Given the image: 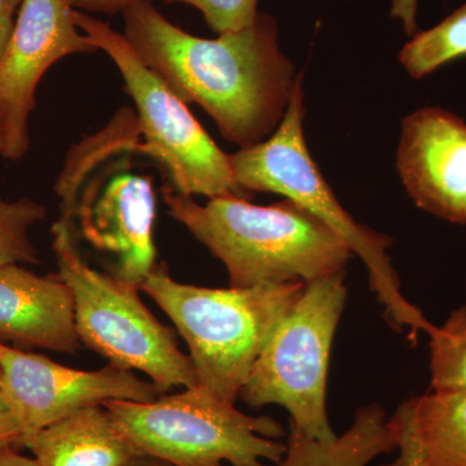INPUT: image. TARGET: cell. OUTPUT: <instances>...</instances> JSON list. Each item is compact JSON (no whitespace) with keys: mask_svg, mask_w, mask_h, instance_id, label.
<instances>
[{"mask_svg":"<svg viewBox=\"0 0 466 466\" xmlns=\"http://www.w3.org/2000/svg\"><path fill=\"white\" fill-rule=\"evenodd\" d=\"M5 121H3L2 110H0V156H5Z\"/></svg>","mask_w":466,"mask_h":466,"instance_id":"83f0119b","label":"cell"},{"mask_svg":"<svg viewBox=\"0 0 466 466\" xmlns=\"http://www.w3.org/2000/svg\"><path fill=\"white\" fill-rule=\"evenodd\" d=\"M46 218V207L29 198L5 201L0 198V268L9 265H38L30 229Z\"/></svg>","mask_w":466,"mask_h":466,"instance_id":"d6986e66","label":"cell"},{"mask_svg":"<svg viewBox=\"0 0 466 466\" xmlns=\"http://www.w3.org/2000/svg\"><path fill=\"white\" fill-rule=\"evenodd\" d=\"M127 466H173L164 460L155 458V456L144 455L140 453Z\"/></svg>","mask_w":466,"mask_h":466,"instance_id":"4316f807","label":"cell"},{"mask_svg":"<svg viewBox=\"0 0 466 466\" xmlns=\"http://www.w3.org/2000/svg\"><path fill=\"white\" fill-rule=\"evenodd\" d=\"M122 16L137 56L184 103L198 104L223 137L244 149L274 134L299 76L271 15L259 12L253 25L214 39L174 25L153 3L131 5Z\"/></svg>","mask_w":466,"mask_h":466,"instance_id":"6da1fadb","label":"cell"},{"mask_svg":"<svg viewBox=\"0 0 466 466\" xmlns=\"http://www.w3.org/2000/svg\"><path fill=\"white\" fill-rule=\"evenodd\" d=\"M168 214L226 266L232 288L309 283L345 271L352 251L333 229L290 200L238 198L198 204L165 187Z\"/></svg>","mask_w":466,"mask_h":466,"instance_id":"7a4b0ae2","label":"cell"},{"mask_svg":"<svg viewBox=\"0 0 466 466\" xmlns=\"http://www.w3.org/2000/svg\"><path fill=\"white\" fill-rule=\"evenodd\" d=\"M2 386L23 426V446L58 420L110 400L148 401L161 397L153 382L109 364L97 370L64 367L45 355L0 342Z\"/></svg>","mask_w":466,"mask_h":466,"instance_id":"9c48e42d","label":"cell"},{"mask_svg":"<svg viewBox=\"0 0 466 466\" xmlns=\"http://www.w3.org/2000/svg\"><path fill=\"white\" fill-rule=\"evenodd\" d=\"M24 431L16 410L0 388V451L23 446Z\"/></svg>","mask_w":466,"mask_h":466,"instance_id":"7402d4cb","label":"cell"},{"mask_svg":"<svg viewBox=\"0 0 466 466\" xmlns=\"http://www.w3.org/2000/svg\"><path fill=\"white\" fill-rule=\"evenodd\" d=\"M61 220L70 226L76 220L91 247L115 257L113 276L126 284L140 289L157 266L156 191L147 175L124 165L104 171L76 191L69 216Z\"/></svg>","mask_w":466,"mask_h":466,"instance_id":"8fae6325","label":"cell"},{"mask_svg":"<svg viewBox=\"0 0 466 466\" xmlns=\"http://www.w3.org/2000/svg\"><path fill=\"white\" fill-rule=\"evenodd\" d=\"M346 300L345 271L306 283L254 363L240 400L253 408L284 407L291 428L314 440H333L327 376Z\"/></svg>","mask_w":466,"mask_h":466,"instance_id":"52a82bcc","label":"cell"},{"mask_svg":"<svg viewBox=\"0 0 466 466\" xmlns=\"http://www.w3.org/2000/svg\"><path fill=\"white\" fill-rule=\"evenodd\" d=\"M303 116L302 76H299L289 106L274 134L265 142L228 155L236 182L249 193L283 195L319 218L348 244L352 254L363 260L386 323L398 332L408 330L412 342L417 341L419 333L431 336L437 325L401 294L400 276L388 254L391 238L358 223L337 200L309 156L303 135Z\"/></svg>","mask_w":466,"mask_h":466,"instance_id":"3957f363","label":"cell"},{"mask_svg":"<svg viewBox=\"0 0 466 466\" xmlns=\"http://www.w3.org/2000/svg\"><path fill=\"white\" fill-rule=\"evenodd\" d=\"M23 2L24 0H0V60L11 41Z\"/></svg>","mask_w":466,"mask_h":466,"instance_id":"cb8c5ba5","label":"cell"},{"mask_svg":"<svg viewBox=\"0 0 466 466\" xmlns=\"http://www.w3.org/2000/svg\"><path fill=\"white\" fill-rule=\"evenodd\" d=\"M135 449L173 466H266L280 461L283 425L249 416L202 389L161 395L156 400L103 404Z\"/></svg>","mask_w":466,"mask_h":466,"instance_id":"5b68a950","label":"cell"},{"mask_svg":"<svg viewBox=\"0 0 466 466\" xmlns=\"http://www.w3.org/2000/svg\"><path fill=\"white\" fill-rule=\"evenodd\" d=\"M466 56V5L437 26L416 33L401 48L400 63L408 75L420 79L438 67Z\"/></svg>","mask_w":466,"mask_h":466,"instance_id":"e0dca14e","label":"cell"},{"mask_svg":"<svg viewBox=\"0 0 466 466\" xmlns=\"http://www.w3.org/2000/svg\"><path fill=\"white\" fill-rule=\"evenodd\" d=\"M67 0H24L7 50L0 60V110L5 130L3 157L20 159L29 148V118L35 91L61 58L95 54L96 47L76 26Z\"/></svg>","mask_w":466,"mask_h":466,"instance_id":"30bf717a","label":"cell"},{"mask_svg":"<svg viewBox=\"0 0 466 466\" xmlns=\"http://www.w3.org/2000/svg\"><path fill=\"white\" fill-rule=\"evenodd\" d=\"M303 287H195L175 281L161 263L140 289L164 309L186 339L198 388L235 404L269 336Z\"/></svg>","mask_w":466,"mask_h":466,"instance_id":"277c9868","label":"cell"},{"mask_svg":"<svg viewBox=\"0 0 466 466\" xmlns=\"http://www.w3.org/2000/svg\"><path fill=\"white\" fill-rule=\"evenodd\" d=\"M76 354L81 346L75 299L56 275L39 276L21 265L0 268V342Z\"/></svg>","mask_w":466,"mask_h":466,"instance_id":"4fadbf2b","label":"cell"},{"mask_svg":"<svg viewBox=\"0 0 466 466\" xmlns=\"http://www.w3.org/2000/svg\"><path fill=\"white\" fill-rule=\"evenodd\" d=\"M431 391H466V305L431 334Z\"/></svg>","mask_w":466,"mask_h":466,"instance_id":"ac0fdd59","label":"cell"},{"mask_svg":"<svg viewBox=\"0 0 466 466\" xmlns=\"http://www.w3.org/2000/svg\"><path fill=\"white\" fill-rule=\"evenodd\" d=\"M51 233L57 276L72 291L81 342L110 364L146 373L162 394L198 386L191 358L183 354L173 330L144 305L139 288L88 266L67 223L58 219Z\"/></svg>","mask_w":466,"mask_h":466,"instance_id":"8992f818","label":"cell"},{"mask_svg":"<svg viewBox=\"0 0 466 466\" xmlns=\"http://www.w3.org/2000/svg\"><path fill=\"white\" fill-rule=\"evenodd\" d=\"M390 424L397 441V450L400 451L397 461L391 466H425L413 434L406 404L403 403L398 408L390 419Z\"/></svg>","mask_w":466,"mask_h":466,"instance_id":"44dd1931","label":"cell"},{"mask_svg":"<svg viewBox=\"0 0 466 466\" xmlns=\"http://www.w3.org/2000/svg\"><path fill=\"white\" fill-rule=\"evenodd\" d=\"M390 2L391 17L400 21L404 33L408 36H413L419 33V26H417L419 0H390Z\"/></svg>","mask_w":466,"mask_h":466,"instance_id":"d4e9b609","label":"cell"},{"mask_svg":"<svg viewBox=\"0 0 466 466\" xmlns=\"http://www.w3.org/2000/svg\"><path fill=\"white\" fill-rule=\"evenodd\" d=\"M287 451L275 466H367L380 455L397 450L390 420L379 404L359 408L342 435L319 441L290 426Z\"/></svg>","mask_w":466,"mask_h":466,"instance_id":"9a60e30c","label":"cell"},{"mask_svg":"<svg viewBox=\"0 0 466 466\" xmlns=\"http://www.w3.org/2000/svg\"><path fill=\"white\" fill-rule=\"evenodd\" d=\"M76 26L99 51L106 52L124 78L137 108L146 142L139 152L149 156L167 175V186L179 195L251 198L233 177L226 155L193 116L187 104L158 78L124 34L81 11H73Z\"/></svg>","mask_w":466,"mask_h":466,"instance_id":"ba28073f","label":"cell"},{"mask_svg":"<svg viewBox=\"0 0 466 466\" xmlns=\"http://www.w3.org/2000/svg\"><path fill=\"white\" fill-rule=\"evenodd\" d=\"M0 466H38L35 460L20 455L14 447L0 451Z\"/></svg>","mask_w":466,"mask_h":466,"instance_id":"484cf974","label":"cell"},{"mask_svg":"<svg viewBox=\"0 0 466 466\" xmlns=\"http://www.w3.org/2000/svg\"><path fill=\"white\" fill-rule=\"evenodd\" d=\"M425 466H466V391L404 401Z\"/></svg>","mask_w":466,"mask_h":466,"instance_id":"2e32d148","label":"cell"},{"mask_svg":"<svg viewBox=\"0 0 466 466\" xmlns=\"http://www.w3.org/2000/svg\"><path fill=\"white\" fill-rule=\"evenodd\" d=\"M0 386H2V370H0Z\"/></svg>","mask_w":466,"mask_h":466,"instance_id":"f1b7e54d","label":"cell"},{"mask_svg":"<svg viewBox=\"0 0 466 466\" xmlns=\"http://www.w3.org/2000/svg\"><path fill=\"white\" fill-rule=\"evenodd\" d=\"M70 7L85 14H122L137 3H152L153 0H67Z\"/></svg>","mask_w":466,"mask_h":466,"instance_id":"603a6c76","label":"cell"},{"mask_svg":"<svg viewBox=\"0 0 466 466\" xmlns=\"http://www.w3.org/2000/svg\"><path fill=\"white\" fill-rule=\"evenodd\" d=\"M167 5H191L201 12L214 33L240 32L256 23L259 0H164Z\"/></svg>","mask_w":466,"mask_h":466,"instance_id":"ffe728a7","label":"cell"},{"mask_svg":"<svg viewBox=\"0 0 466 466\" xmlns=\"http://www.w3.org/2000/svg\"><path fill=\"white\" fill-rule=\"evenodd\" d=\"M24 446L38 466H127L140 455L104 406L58 420Z\"/></svg>","mask_w":466,"mask_h":466,"instance_id":"5bb4252c","label":"cell"},{"mask_svg":"<svg viewBox=\"0 0 466 466\" xmlns=\"http://www.w3.org/2000/svg\"><path fill=\"white\" fill-rule=\"evenodd\" d=\"M397 168L417 207L466 225V124L461 118L438 106L407 116Z\"/></svg>","mask_w":466,"mask_h":466,"instance_id":"7c38bea8","label":"cell"}]
</instances>
